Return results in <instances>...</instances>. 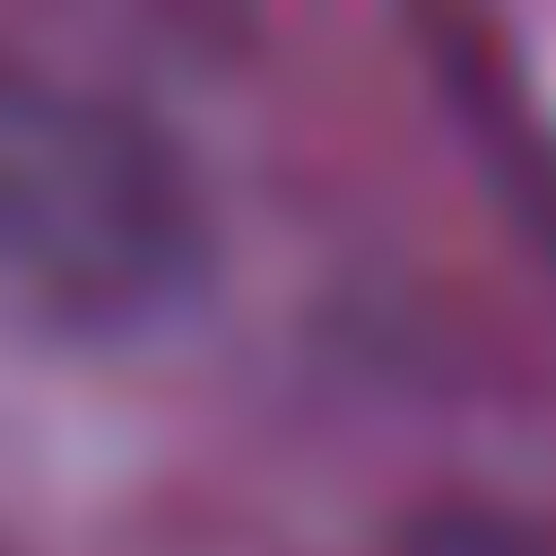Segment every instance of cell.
Here are the masks:
<instances>
[{"label": "cell", "mask_w": 556, "mask_h": 556, "mask_svg": "<svg viewBox=\"0 0 556 556\" xmlns=\"http://www.w3.org/2000/svg\"><path fill=\"white\" fill-rule=\"evenodd\" d=\"M182 182L113 104L0 61V304L122 313L182 269Z\"/></svg>", "instance_id": "1"}]
</instances>
